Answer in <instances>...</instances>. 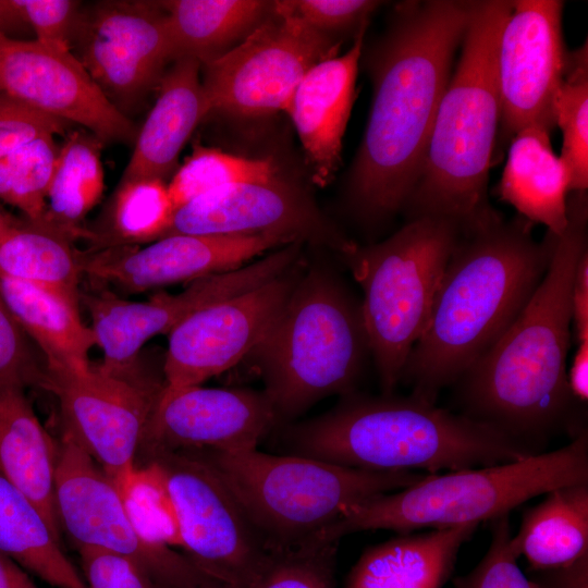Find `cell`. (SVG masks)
Returning a JSON list of instances; mask_svg holds the SVG:
<instances>
[{"mask_svg":"<svg viewBox=\"0 0 588 588\" xmlns=\"http://www.w3.org/2000/svg\"><path fill=\"white\" fill-rule=\"evenodd\" d=\"M201 63L193 58L172 62L160 83L157 100L137 132L135 147L120 181L166 180L199 122L211 112L201 83Z\"/></svg>","mask_w":588,"mask_h":588,"instance_id":"23","label":"cell"},{"mask_svg":"<svg viewBox=\"0 0 588 588\" xmlns=\"http://www.w3.org/2000/svg\"><path fill=\"white\" fill-rule=\"evenodd\" d=\"M59 147L47 195V212L41 220L74 240L85 237L82 222L100 201L105 174L100 155L101 140L90 133H66Z\"/></svg>","mask_w":588,"mask_h":588,"instance_id":"32","label":"cell"},{"mask_svg":"<svg viewBox=\"0 0 588 588\" xmlns=\"http://www.w3.org/2000/svg\"><path fill=\"white\" fill-rule=\"evenodd\" d=\"M147 461L162 471L185 555L205 573L249 588L271 556L217 473L193 452H164Z\"/></svg>","mask_w":588,"mask_h":588,"instance_id":"11","label":"cell"},{"mask_svg":"<svg viewBox=\"0 0 588 588\" xmlns=\"http://www.w3.org/2000/svg\"><path fill=\"white\" fill-rule=\"evenodd\" d=\"M477 524L400 534L365 550L345 588H442Z\"/></svg>","mask_w":588,"mask_h":588,"instance_id":"25","label":"cell"},{"mask_svg":"<svg viewBox=\"0 0 588 588\" xmlns=\"http://www.w3.org/2000/svg\"><path fill=\"white\" fill-rule=\"evenodd\" d=\"M568 224L549 267L502 336L460 378L464 413L542 453L551 437L575 438L578 419L566 370L572 340V294L587 248L586 192L567 199Z\"/></svg>","mask_w":588,"mask_h":588,"instance_id":"2","label":"cell"},{"mask_svg":"<svg viewBox=\"0 0 588 588\" xmlns=\"http://www.w3.org/2000/svg\"><path fill=\"white\" fill-rule=\"evenodd\" d=\"M0 588H38L25 569L0 552Z\"/></svg>","mask_w":588,"mask_h":588,"instance_id":"49","label":"cell"},{"mask_svg":"<svg viewBox=\"0 0 588 588\" xmlns=\"http://www.w3.org/2000/svg\"><path fill=\"white\" fill-rule=\"evenodd\" d=\"M471 3L400 2L368 54L372 101L350 179V198L365 219L389 218L409 199Z\"/></svg>","mask_w":588,"mask_h":588,"instance_id":"1","label":"cell"},{"mask_svg":"<svg viewBox=\"0 0 588 588\" xmlns=\"http://www.w3.org/2000/svg\"><path fill=\"white\" fill-rule=\"evenodd\" d=\"M3 90L101 142H135L134 123L101 90L71 50L34 40H0Z\"/></svg>","mask_w":588,"mask_h":588,"instance_id":"20","label":"cell"},{"mask_svg":"<svg viewBox=\"0 0 588 588\" xmlns=\"http://www.w3.org/2000/svg\"><path fill=\"white\" fill-rule=\"evenodd\" d=\"M277 174L272 160L195 145L191 156L175 170L168 191L176 210L212 189L236 183L268 182Z\"/></svg>","mask_w":588,"mask_h":588,"instance_id":"35","label":"cell"},{"mask_svg":"<svg viewBox=\"0 0 588 588\" xmlns=\"http://www.w3.org/2000/svg\"><path fill=\"white\" fill-rule=\"evenodd\" d=\"M366 28L350 49L313 66L292 93L284 112L297 132L316 184L326 185L341 164L342 142L356 96Z\"/></svg>","mask_w":588,"mask_h":588,"instance_id":"22","label":"cell"},{"mask_svg":"<svg viewBox=\"0 0 588 588\" xmlns=\"http://www.w3.org/2000/svg\"><path fill=\"white\" fill-rule=\"evenodd\" d=\"M278 234L308 241L343 257L357 244L348 240L299 187L279 176L212 189L175 210L164 236ZM163 236V237H164Z\"/></svg>","mask_w":588,"mask_h":588,"instance_id":"18","label":"cell"},{"mask_svg":"<svg viewBox=\"0 0 588 588\" xmlns=\"http://www.w3.org/2000/svg\"><path fill=\"white\" fill-rule=\"evenodd\" d=\"M550 133L540 126H528L512 137L495 191L518 216L561 236L568 224L571 175L552 148Z\"/></svg>","mask_w":588,"mask_h":588,"instance_id":"24","label":"cell"},{"mask_svg":"<svg viewBox=\"0 0 588 588\" xmlns=\"http://www.w3.org/2000/svg\"><path fill=\"white\" fill-rule=\"evenodd\" d=\"M538 588H588V554L566 566L530 571Z\"/></svg>","mask_w":588,"mask_h":588,"instance_id":"45","label":"cell"},{"mask_svg":"<svg viewBox=\"0 0 588 588\" xmlns=\"http://www.w3.org/2000/svg\"><path fill=\"white\" fill-rule=\"evenodd\" d=\"M71 124L0 91V159L46 135H66Z\"/></svg>","mask_w":588,"mask_h":588,"instance_id":"41","label":"cell"},{"mask_svg":"<svg viewBox=\"0 0 588 588\" xmlns=\"http://www.w3.org/2000/svg\"><path fill=\"white\" fill-rule=\"evenodd\" d=\"M567 382L573 399L578 404H586L588 401V342L578 343L567 372Z\"/></svg>","mask_w":588,"mask_h":588,"instance_id":"47","label":"cell"},{"mask_svg":"<svg viewBox=\"0 0 588 588\" xmlns=\"http://www.w3.org/2000/svg\"><path fill=\"white\" fill-rule=\"evenodd\" d=\"M3 90V83H2V69H1V58H0V91Z\"/></svg>","mask_w":588,"mask_h":588,"instance_id":"52","label":"cell"},{"mask_svg":"<svg viewBox=\"0 0 588 588\" xmlns=\"http://www.w3.org/2000/svg\"><path fill=\"white\" fill-rule=\"evenodd\" d=\"M511 9L512 1L473 0L461 53L405 206L409 219H448L464 234L502 217L489 203L488 181L500 125L498 47Z\"/></svg>","mask_w":588,"mask_h":588,"instance_id":"5","label":"cell"},{"mask_svg":"<svg viewBox=\"0 0 588 588\" xmlns=\"http://www.w3.org/2000/svg\"><path fill=\"white\" fill-rule=\"evenodd\" d=\"M156 588H237L229 583L218 579L199 567L187 578L167 585H156Z\"/></svg>","mask_w":588,"mask_h":588,"instance_id":"50","label":"cell"},{"mask_svg":"<svg viewBox=\"0 0 588 588\" xmlns=\"http://www.w3.org/2000/svg\"><path fill=\"white\" fill-rule=\"evenodd\" d=\"M278 11L293 15L308 26L336 36H356L367 28L370 15L382 4L373 0H281L272 1ZM338 37V36H336Z\"/></svg>","mask_w":588,"mask_h":588,"instance_id":"39","label":"cell"},{"mask_svg":"<svg viewBox=\"0 0 588 588\" xmlns=\"http://www.w3.org/2000/svg\"><path fill=\"white\" fill-rule=\"evenodd\" d=\"M175 209L161 179L120 181L96 229L85 237L99 249L132 247L163 237Z\"/></svg>","mask_w":588,"mask_h":588,"instance_id":"33","label":"cell"},{"mask_svg":"<svg viewBox=\"0 0 588 588\" xmlns=\"http://www.w3.org/2000/svg\"><path fill=\"white\" fill-rule=\"evenodd\" d=\"M532 223L503 217L461 235L430 318L401 381L436 403L502 336L543 278L559 236L534 238Z\"/></svg>","mask_w":588,"mask_h":588,"instance_id":"3","label":"cell"},{"mask_svg":"<svg viewBox=\"0 0 588 588\" xmlns=\"http://www.w3.org/2000/svg\"><path fill=\"white\" fill-rule=\"evenodd\" d=\"M193 453L217 473L271 556L319 550L315 539L348 507L427 475L368 470L257 449Z\"/></svg>","mask_w":588,"mask_h":588,"instance_id":"7","label":"cell"},{"mask_svg":"<svg viewBox=\"0 0 588 588\" xmlns=\"http://www.w3.org/2000/svg\"><path fill=\"white\" fill-rule=\"evenodd\" d=\"M124 501L136 531L146 542L181 548L175 509L156 462L147 461L137 468Z\"/></svg>","mask_w":588,"mask_h":588,"instance_id":"37","label":"cell"},{"mask_svg":"<svg viewBox=\"0 0 588 588\" xmlns=\"http://www.w3.org/2000/svg\"><path fill=\"white\" fill-rule=\"evenodd\" d=\"M57 450L24 388H0V471L35 504L60 541L53 499Z\"/></svg>","mask_w":588,"mask_h":588,"instance_id":"26","label":"cell"},{"mask_svg":"<svg viewBox=\"0 0 588 588\" xmlns=\"http://www.w3.org/2000/svg\"><path fill=\"white\" fill-rule=\"evenodd\" d=\"M279 422L264 391L163 388L140 450L146 460L164 452H237L257 449Z\"/></svg>","mask_w":588,"mask_h":588,"instance_id":"19","label":"cell"},{"mask_svg":"<svg viewBox=\"0 0 588 588\" xmlns=\"http://www.w3.org/2000/svg\"><path fill=\"white\" fill-rule=\"evenodd\" d=\"M563 8L560 0L512 1L497 58L501 143H510L528 126L549 132L556 126L554 102L569 53L562 32Z\"/></svg>","mask_w":588,"mask_h":588,"instance_id":"16","label":"cell"},{"mask_svg":"<svg viewBox=\"0 0 588 588\" xmlns=\"http://www.w3.org/2000/svg\"><path fill=\"white\" fill-rule=\"evenodd\" d=\"M44 221H17L0 240V275L54 290L79 302L82 253Z\"/></svg>","mask_w":588,"mask_h":588,"instance_id":"31","label":"cell"},{"mask_svg":"<svg viewBox=\"0 0 588 588\" xmlns=\"http://www.w3.org/2000/svg\"><path fill=\"white\" fill-rule=\"evenodd\" d=\"M588 482V431L561 449L504 464L427 474L417 482L348 507L315 539L336 546L350 534L387 529L408 534L422 528L479 525L548 491Z\"/></svg>","mask_w":588,"mask_h":588,"instance_id":"6","label":"cell"},{"mask_svg":"<svg viewBox=\"0 0 588 588\" xmlns=\"http://www.w3.org/2000/svg\"><path fill=\"white\" fill-rule=\"evenodd\" d=\"M562 132L561 159L568 168L569 193L588 188V47L569 51L567 69L554 102Z\"/></svg>","mask_w":588,"mask_h":588,"instance_id":"34","label":"cell"},{"mask_svg":"<svg viewBox=\"0 0 588 588\" xmlns=\"http://www.w3.org/2000/svg\"><path fill=\"white\" fill-rule=\"evenodd\" d=\"M59 152L53 136L33 139L0 159V199L29 221H41Z\"/></svg>","mask_w":588,"mask_h":588,"instance_id":"36","label":"cell"},{"mask_svg":"<svg viewBox=\"0 0 588 588\" xmlns=\"http://www.w3.org/2000/svg\"><path fill=\"white\" fill-rule=\"evenodd\" d=\"M299 249L301 243L287 244L249 265L192 281L179 294L159 293L145 302L125 301L110 292L86 295L90 329L102 351L98 368L111 375H134L139 352L149 339L169 334L182 320L207 305L286 272L294 267Z\"/></svg>","mask_w":588,"mask_h":588,"instance_id":"13","label":"cell"},{"mask_svg":"<svg viewBox=\"0 0 588 588\" xmlns=\"http://www.w3.org/2000/svg\"><path fill=\"white\" fill-rule=\"evenodd\" d=\"M0 552L54 588H87L39 510L1 471Z\"/></svg>","mask_w":588,"mask_h":588,"instance_id":"30","label":"cell"},{"mask_svg":"<svg viewBox=\"0 0 588 588\" xmlns=\"http://www.w3.org/2000/svg\"><path fill=\"white\" fill-rule=\"evenodd\" d=\"M572 328L577 344L588 342V250L576 268L572 294Z\"/></svg>","mask_w":588,"mask_h":588,"instance_id":"46","label":"cell"},{"mask_svg":"<svg viewBox=\"0 0 588 588\" xmlns=\"http://www.w3.org/2000/svg\"><path fill=\"white\" fill-rule=\"evenodd\" d=\"M19 220L14 219L13 217L4 213L2 210H0V240L3 235L8 233V231L17 223Z\"/></svg>","mask_w":588,"mask_h":588,"instance_id":"51","label":"cell"},{"mask_svg":"<svg viewBox=\"0 0 588 588\" xmlns=\"http://www.w3.org/2000/svg\"><path fill=\"white\" fill-rule=\"evenodd\" d=\"M73 41L76 58L123 113L159 84L166 66L175 61L160 1L100 2L78 13Z\"/></svg>","mask_w":588,"mask_h":588,"instance_id":"15","label":"cell"},{"mask_svg":"<svg viewBox=\"0 0 588 588\" xmlns=\"http://www.w3.org/2000/svg\"><path fill=\"white\" fill-rule=\"evenodd\" d=\"M289 454L376 471L439 474L538 454L499 428L413 394H346L284 432Z\"/></svg>","mask_w":588,"mask_h":588,"instance_id":"4","label":"cell"},{"mask_svg":"<svg viewBox=\"0 0 588 588\" xmlns=\"http://www.w3.org/2000/svg\"><path fill=\"white\" fill-rule=\"evenodd\" d=\"M461 235L448 219L417 217L387 240L342 257L363 290L362 315L383 394L401 382Z\"/></svg>","mask_w":588,"mask_h":588,"instance_id":"9","label":"cell"},{"mask_svg":"<svg viewBox=\"0 0 588 588\" xmlns=\"http://www.w3.org/2000/svg\"><path fill=\"white\" fill-rule=\"evenodd\" d=\"M78 553L87 588H156L148 571L127 556L95 549Z\"/></svg>","mask_w":588,"mask_h":588,"instance_id":"44","label":"cell"},{"mask_svg":"<svg viewBox=\"0 0 588 588\" xmlns=\"http://www.w3.org/2000/svg\"><path fill=\"white\" fill-rule=\"evenodd\" d=\"M53 499L60 529L77 550L127 556L143 565L156 584L175 581L194 569L185 554L150 544L138 535L119 488L66 432L57 450Z\"/></svg>","mask_w":588,"mask_h":588,"instance_id":"14","label":"cell"},{"mask_svg":"<svg viewBox=\"0 0 588 588\" xmlns=\"http://www.w3.org/2000/svg\"><path fill=\"white\" fill-rule=\"evenodd\" d=\"M294 243L278 234L161 237L144 248L82 254V271L127 292H143L230 271L270 248Z\"/></svg>","mask_w":588,"mask_h":588,"instance_id":"21","label":"cell"},{"mask_svg":"<svg viewBox=\"0 0 588 588\" xmlns=\"http://www.w3.org/2000/svg\"><path fill=\"white\" fill-rule=\"evenodd\" d=\"M296 281L290 269L182 320L168 334L162 364L164 388L200 385L252 354L268 334Z\"/></svg>","mask_w":588,"mask_h":588,"instance_id":"17","label":"cell"},{"mask_svg":"<svg viewBox=\"0 0 588 588\" xmlns=\"http://www.w3.org/2000/svg\"><path fill=\"white\" fill-rule=\"evenodd\" d=\"M490 522L491 542L477 564L467 575L454 579L455 588H538L517 564L511 539L509 514Z\"/></svg>","mask_w":588,"mask_h":588,"instance_id":"38","label":"cell"},{"mask_svg":"<svg viewBox=\"0 0 588 588\" xmlns=\"http://www.w3.org/2000/svg\"><path fill=\"white\" fill-rule=\"evenodd\" d=\"M335 547L271 556L249 588H332L330 561Z\"/></svg>","mask_w":588,"mask_h":588,"instance_id":"40","label":"cell"},{"mask_svg":"<svg viewBox=\"0 0 588 588\" xmlns=\"http://www.w3.org/2000/svg\"><path fill=\"white\" fill-rule=\"evenodd\" d=\"M41 384L59 401L64 432L100 466L123 498L136 474V454L164 380L46 369Z\"/></svg>","mask_w":588,"mask_h":588,"instance_id":"12","label":"cell"},{"mask_svg":"<svg viewBox=\"0 0 588 588\" xmlns=\"http://www.w3.org/2000/svg\"><path fill=\"white\" fill-rule=\"evenodd\" d=\"M544 495L524 511L511 539L529 571L566 566L588 554V482L562 486Z\"/></svg>","mask_w":588,"mask_h":588,"instance_id":"28","label":"cell"},{"mask_svg":"<svg viewBox=\"0 0 588 588\" xmlns=\"http://www.w3.org/2000/svg\"><path fill=\"white\" fill-rule=\"evenodd\" d=\"M0 295L44 353L50 370H88V354L96 345L78 303L51 289L0 275Z\"/></svg>","mask_w":588,"mask_h":588,"instance_id":"27","label":"cell"},{"mask_svg":"<svg viewBox=\"0 0 588 588\" xmlns=\"http://www.w3.org/2000/svg\"><path fill=\"white\" fill-rule=\"evenodd\" d=\"M36 41L71 50L81 2L73 0H16Z\"/></svg>","mask_w":588,"mask_h":588,"instance_id":"43","label":"cell"},{"mask_svg":"<svg viewBox=\"0 0 588 588\" xmlns=\"http://www.w3.org/2000/svg\"><path fill=\"white\" fill-rule=\"evenodd\" d=\"M342 39L271 7L237 45L201 64L211 111L257 117L283 111L305 74L339 56Z\"/></svg>","mask_w":588,"mask_h":588,"instance_id":"10","label":"cell"},{"mask_svg":"<svg viewBox=\"0 0 588 588\" xmlns=\"http://www.w3.org/2000/svg\"><path fill=\"white\" fill-rule=\"evenodd\" d=\"M167 12L175 60L193 58L201 64L244 39L271 11L272 1H160Z\"/></svg>","mask_w":588,"mask_h":588,"instance_id":"29","label":"cell"},{"mask_svg":"<svg viewBox=\"0 0 588 588\" xmlns=\"http://www.w3.org/2000/svg\"><path fill=\"white\" fill-rule=\"evenodd\" d=\"M30 29L16 0H0V34L11 39V34Z\"/></svg>","mask_w":588,"mask_h":588,"instance_id":"48","label":"cell"},{"mask_svg":"<svg viewBox=\"0 0 588 588\" xmlns=\"http://www.w3.org/2000/svg\"><path fill=\"white\" fill-rule=\"evenodd\" d=\"M369 352L362 307L327 270L297 280L252 353L279 421L326 396L350 394Z\"/></svg>","mask_w":588,"mask_h":588,"instance_id":"8","label":"cell"},{"mask_svg":"<svg viewBox=\"0 0 588 588\" xmlns=\"http://www.w3.org/2000/svg\"><path fill=\"white\" fill-rule=\"evenodd\" d=\"M44 375L37 368L27 334L0 295V388L41 383Z\"/></svg>","mask_w":588,"mask_h":588,"instance_id":"42","label":"cell"}]
</instances>
